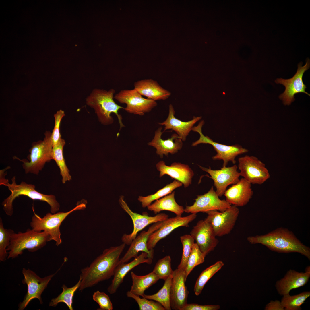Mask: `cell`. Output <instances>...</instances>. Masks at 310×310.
Here are the masks:
<instances>
[{"label":"cell","instance_id":"1","mask_svg":"<svg viewBox=\"0 0 310 310\" xmlns=\"http://www.w3.org/2000/svg\"><path fill=\"white\" fill-rule=\"evenodd\" d=\"M125 245L123 243L105 249L89 266L82 269L80 275L81 281L79 291L82 292L113 276Z\"/></svg>","mask_w":310,"mask_h":310},{"label":"cell","instance_id":"2","mask_svg":"<svg viewBox=\"0 0 310 310\" xmlns=\"http://www.w3.org/2000/svg\"><path fill=\"white\" fill-rule=\"evenodd\" d=\"M247 240L251 244H261L273 251L286 253L297 252L310 259V248L286 228H278L265 235L249 236Z\"/></svg>","mask_w":310,"mask_h":310},{"label":"cell","instance_id":"3","mask_svg":"<svg viewBox=\"0 0 310 310\" xmlns=\"http://www.w3.org/2000/svg\"><path fill=\"white\" fill-rule=\"evenodd\" d=\"M10 184L7 179H5L1 185L7 186L11 192V194L5 199L2 203L3 209L6 214L11 216L13 213V203L14 200L21 195L27 196L34 200H38L47 203L50 207V211L53 214L57 212L59 209L60 205L57 200L55 196L53 195H47L42 193L35 189V186L22 181L19 184L16 183V177L11 179Z\"/></svg>","mask_w":310,"mask_h":310},{"label":"cell","instance_id":"4","mask_svg":"<svg viewBox=\"0 0 310 310\" xmlns=\"http://www.w3.org/2000/svg\"><path fill=\"white\" fill-rule=\"evenodd\" d=\"M115 90L111 89L108 90L100 89L93 90L86 99L87 105L93 108L96 114L99 121L102 125L112 124L114 119L111 116L114 113L117 117L120 129L125 127L122 122V117L119 113L123 107L117 104L114 100Z\"/></svg>","mask_w":310,"mask_h":310},{"label":"cell","instance_id":"5","mask_svg":"<svg viewBox=\"0 0 310 310\" xmlns=\"http://www.w3.org/2000/svg\"><path fill=\"white\" fill-rule=\"evenodd\" d=\"M86 203L79 202L70 210L65 212H57L54 214L48 212L41 218L35 212L32 207L34 215L32 218L30 225L32 229L37 232L45 231L50 236V241L54 240L56 245L58 246L62 242L60 227L63 221L70 214L76 210H84L86 207Z\"/></svg>","mask_w":310,"mask_h":310},{"label":"cell","instance_id":"6","mask_svg":"<svg viewBox=\"0 0 310 310\" xmlns=\"http://www.w3.org/2000/svg\"><path fill=\"white\" fill-rule=\"evenodd\" d=\"M50 241L49 235L45 231L38 232L28 229L24 232H14L11 236L10 244L7 248L8 259L15 258L27 249L30 252L36 251Z\"/></svg>","mask_w":310,"mask_h":310},{"label":"cell","instance_id":"7","mask_svg":"<svg viewBox=\"0 0 310 310\" xmlns=\"http://www.w3.org/2000/svg\"><path fill=\"white\" fill-rule=\"evenodd\" d=\"M43 140L34 142L29 150L28 156V160L25 159H18L22 162V167L26 174L32 173L38 175L44 168L46 163L52 159L53 144L51 133L46 131Z\"/></svg>","mask_w":310,"mask_h":310},{"label":"cell","instance_id":"8","mask_svg":"<svg viewBox=\"0 0 310 310\" xmlns=\"http://www.w3.org/2000/svg\"><path fill=\"white\" fill-rule=\"evenodd\" d=\"M204 124V121L202 120L197 125L193 127L192 130L198 133L200 137L198 140L193 142L192 146H195L200 144H209L212 146L216 152V154L212 157V159L214 160H222V167L226 166L230 162L235 164L237 156L248 152L247 149L239 145L230 146L221 144L214 141L207 136H204L202 132V127Z\"/></svg>","mask_w":310,"mask_h":310},{"label":"cell","instance_id":"9","mask_svg":"<svg viewBox=\"0 0 310 310\" xmlns=\"http://www.w3.org/2000/svg\"><path fill=\"white\" fill-rule=\"evenodd\" d=\"M208 214L204 219L211 226L216 237H222L230 233L237 220L239 210L231 205L224 211L212 210L205 212Z\"/></svg>","mask_w":310,"mask_h":310},{"label":"cell","instance_id":"10","mask_svg":"<svg viewBox=\"0 0 310 310\" xmlns=\"http://www.w3.org/2000/svg\"><path fill=\"white\" fill-rule=\"evenodd\" d=\"M238 161L240 176L251 184H262L270 177L265 164L256 157L246 155Z\"/></svg>","mask_w":310,"mask_h":310},{"label":"cell","instance_id":"11","mask_svg":"<svg viewBox=\"0 0 310 310\" xmlns=\"http://www.w3.org/2000/svg\"><path fill=\"white\" fill-rule=\"evenodd\" d=\"M119 202L121 208L131 218L133 225L132 232L129 234H125L121 237L122 241L125 245H130L137 236V233L148 226L168 218V216L164 213H160L152 216H149L146 212H144L142 214L134 212L130 209L123 195L120 197Z\"/></svg>","mask_w":310,"mask_h":310},{"label":"cell","instance_id":"12","mask_svg":"<svg viewBox=\"0 0 310 310\" xmlns=\"http://www.w3.org/2000/svg\"><path fill=\"white\" fill-rule=\"evenodd\" d=\"M114 98L120 103L126 104L124 110L134 115H143L157 105L156 101L144 98L134 89L122 90L115 95Z\"/></svg>","mask_w":310,"mask_h":310},{"label":"cell","instance_id":"13","mask_svg":"<svg viewBox=\"0 0 310 310\" xmlns=\"http://www.w3.org/2000/svg\"><path fill=\"white\" fill-rule=\"evenodd\" d=\"M310 67V60L308 59L305 65L302 66V62L298 64L297 71L292 78L287 79L281 78H277L275 80L276 83L282 84L285 87L284 91L279 96L285 105L289 106L295 100L294 95L296 94L303 93L310 96V94L305 91L306 87L302 79L304 73L309 69Z\"/></svg>","mask_w":310,"mask_h":310},{"label":"cell","instance_id":"14","mask_svg":"<svg viewBox=\"0 0 310 310\" xmlns=\"http://www.w3.org/2000/svg\"><path fill=\"white\" fill-rule=\"evenodd\" d=\"M61 267L54 274L43 278L39 277L34 272L29 269L26 270L23 268L22 272L24 278L22 282L24 284L27 285L28 290L24 300L19 305L18 309H24L30 302L35 298L38 299L40 303L42 304L43 301L41 297V294L47 287L51 278Z\"/></svg>","mask_w":310,"mask_h":310},{"label":"cell","instance_id":"15","mask_svg":"<svg viewBox=\"0 0 310 310\" xmlns=\"http://www.w3.org/2000/svg\"><path fill=\"white\" fill-rule=\"evenodd\" d=\"M193 204L191 206H186L184 212L197 214L199 212H206L212 210L220 212L224 211L230 207L231 204L226 200L221 199L212 186L206 193L198 195Z\"/></svg>","mask_w":310,"mask_h":310},{"label":"cell","instance_id":"16","mask_svg":"<svg viewBox=\"0 0 310 310\" xmlns=\"http://www.w3.org/2000/svg\"><path fill=\"white\" fill-rule=\"evenodd\" d=\"M202 170L208 173L210 177L214 181L216 191L219 197L224 195L227 187L237 183L239 180L240 176L237 170L238 167L234 165L230 167H222L219 170H212L199 165Z\"/></svg>","mask_w":310,"mask_h":310},{"label":"cell","instance_id":"17","mask_svg":"<svg viewBox=\"0 0 310 310\" xmlns=\"http://www.w3.org/2000/svg\"><path fill=\"white\" fill-rule=\"evenodd\" d=\"M197 216L196 214L192 213L187 216H176L164 220L161 226L149 236L147 243L148 249H153L159 241L165 237L176 228L181 226H189V223Z\"/></svg>","mask_w":310,"mask_h":310},{"label":"cell","instance_id":"18","mask_svg":"<svg viewBox=\"0 0 310 310\" xmlns=\"http://www.w3.org/2000/svg\"><path fill=\"white\" fill-rule=\"evenodd\" d=\"M201 251L206 256L219 243L210 224L204 220L198 221L190 233Z\"/></svg>","mask_w":310,"mask_h":310},{"label":"cell","instance_id":"19","mask_svg":"<svg viewBox=\"0 0 310 310\" xmlns=\"http://www.w3.org/2000/svg\"><path fill=\"white\" fill-rule=\"evenodd\" d=\"M163 221L153 223L147 231H143L133 240L130 247L124 255L121 258L120 263H127L132 258L137 256L140 251L145 252L148 254L149 258L153 259L154 255V249L149 250L147 246V243L150 235L158 229L162 225Z\"/></svg>","mask_w":310,"mask_h":310},{"label":"cell","instance_id":"20","mask_svg":"<svg viewBox=\"0 0 310 310\" xmlns=\"http://www.w3.org/2000/svg\"><path fill=\"white\" fill-rule=\"evenodd\" d=\"M185 269L178 268L173 271L170 291L171 309L182 310L187 304L189 292L185 284Z\"/></svg>","mask_w":310,"mask_h":310},{"label":"cell","instance_id":"21","mask_svg":"<svg viewBox=\"0 0 310 310\" xmlns=\"http://www.w3.org/2000/svg\"><path fill=\"white\" fill-rule=\"evenodd\" d=\"M156 166L160 172V177L164 175H168L172 178L181 183L185 188L188 187L191 183L194 173L188 165L175 162L170 166H168L164 161H160L156 164Z\"/></svg>","mask_w":310,"mask_h":310},{"label":"cell","instance_id":"22","mask_svg":"<svg viewBox=\"0 0 310 310\" xmlns=\"http://www.w3.org/2000/svg\"><path fill=\"white\" fill-rule=\"evenodd\" d=\"M251 184L242 178L226 189L224 195L226 200L237 207L247 205L252 198L253 192Z\"/></svg>","mask_w":310,"mask_h":310},{"label":"cell","instance_id":"23","mask_svg":"<svg viewBox=\"0 0 310 310\" xmlns=\"http://www.w3.org/2000/svg\"><path fill=\"white\" fill-rule=\"evenodd\" d=\"M162 127L156 131L153 139L148 143L156 149V152L162 158L164 155L167 156L170 153L175 154L181 149L183 146L182 140L176 133L173 134L170 138L164 140L161 138L163 133L162 131Z\"/></svg>","mask_w":310,"mask_h":310},{"label":"cell","instance_id":"24","mask_svg":"<svg viewBox=\"0 0 310 310\" xmlns=\"http://www.w3.org/2000/svg\"><path fill=\"white\" fill-rule=\"evenodd\" d=\"M152 261V259L148 258L147 253L142 252L129 263H119L115 269L111 283L107 288L108 292L111 294L115 293L126 274L132 269L142 263L150 264Z\"/></svg>","mask_w":310,"mask_h":310},{"label":"cell","instance_id":"25","mask_svg":"<svg viewBox=\"0 0 310 310\" xmlns=\"http://www.w3.org/2000/svg\"><path fill=\"white\" fill-rule=\"evenodd\" d=\"M310 277V272H299L290 270L284 277L277 281L275 287L280 295L289 294L292 289L303 286L308 282Z\"/></svg>","mask_w":310,"mask_h":310},{"label":"cell","instance_id":"26","mask_svg":"<svg viewBox=\"0 0 310 310\" xmlns=\"http://www.w3.org/2000/svg\"><path fill=\"white\" fill-rule=\"evenodd\" d=\"M169 107V113L167 118L164 122L158 124L164 126V131L171 129L176 133L183 141H185L194 124L200 120L202 117H193V119L189 121H182L175 117V111L173 105L170 104Z\"/></svg>","mask_w":310,"mask_h":310},{"label":"cell","instance_id":"27","mask_svg":"<svg viewBox=\"0 0 310 310\" xmlns=\"http://www.w3.org/2000/svg\"><path fill=\"white\" fill-rule=\"evenodd\" d=\"M134 88L142 96L155 101L164 100L170 96L171 92L163 88L158 82L152 79L141 80L135 82Z\"/></svg>","mask_w":310,"mask_h":310},{"label":"cell","instance_id":"28","mask_svg":"<svg viewBox=\"0 0 310 310\" xmlns=\"http://www.w3.org/2000/svg\"><path fill=\"white\" fill-rule=\"evenodd\" d=\"M175 192L157 199L151 204L147 207L149 210L155 214L159 213L161 211L166 210L173 212L177 216H181L184 212L183 207L179 205L175 198Z\"/></svg>","mask_w":310,"mask_h":310},{"label":"cell","instance_id":"29","mask_svg":"<svg viewBox=\"0 0 310 310\" xmlns=\"http://www.w3.org/2000/svg\"><path fill=\"white\" fill-rule=\"evenodd\" d=\"M132 285L129 291L132 293L143 297L145 291L156 283L159 279L153 272L144 276H139L133 272H131Z\"/></svg>","mask_w":310,"mask_h":310},{"label":"cell","instance_id":"30","mask_svg":"<svg viewBox=\"0 0 310 310\" xmlns=\"http://www.w3.org/2000/svg\"><path fill=\"white\" fill-rule=\"evenodd\" d=\"M65 144V140L61 138L57 144L53 146L52 154V159L55 161L60 169L63 184L71 179L63 156V149Z\"/></svg>","mask_w":310,"mask_h":310},{"label":"cell","instance_id":"31","mask_svg":"<svg viewBox=\"0 0 310 310\" xmlns=\"http://www.w3.org/2000/svg\"><path fill=\"white\" fill-rule=\"evenodd\" d=\"M172 275L165 280L162 288L156 293L152 295L144 294L143 297L155 301L160 304L166 310H170V291Z\"/></svg>","mask_w":310,"mask_h":310},{"label":"cell","instance_id":"32","mask_svg":"<svg viewBox=\"0 0 310 310\" xmlns=\"http://www.w3.org/2000/svg\"><path fill=\"white\" fill-rule=\"evenodd\" d=\"M182 184L181 182L175 180L154 194L146 196H139L138 200L141 203L142 207L146 208L152 204L154 201L171 193L175 189L181 186Z\"/></svg>","mask_w":310,"mask_h":310},{"label":"cell","instance_id":"33","mask_svg":"<svg viewBox=\"0 0 310 310\" xmlns=\"http://www.w3.org/2000/svg\"><path fill=\"white\" fill-rule=\"evenodd\" d=\"M81 281V279L80 278L78 282L71 287H67L65 285H63L62 287V292L57 297L51 300L49 306L55 307L59 303H63L66 305L70 310H73L72 305L73 296L75 292L79 288Z\"/></svg>","mask_w":310,"mask_h":310},{"label":"cell","instance_id":"34","mask_svg":"<svg viewBox=\"0 0 310 310\" xmlns=\"http://www.w3.org/2000/svg\"><path fill=\"white\" fill-rule=\"evenodd\" d=\"M224 265L221 261H218L204 270L197 279L194 288V292L197 296L200 294L204 286L208 280Z\"/></svg>","mask_w":310,"mask_h":310},{"label":"cell","instance_id":"35","mask_svg":"<svg viewBox=\"0 0 310 310\" xmlns=\"http://www.w3.org/2000/svg\"><path fill=\"white\" fill-rule=\"evenodd\" d=\"M310 296V291L293 296L288 294L283 296L280 302L285 310H300L301 305Z\"/></svg>","mask_w":310,"mask_h":310},{"label":"cell","instance_id":"36","mask_svg":"<svg viewBox=\"0 0 310 310\" xmlns=\"http://www.w3.org/2000/svg\"><path fill=\"white\" fill-rule=\"evenodd\" d=\"M206 256L200 250L197 244L194 243L185 269V281L188 276L193 268L204 261Z\"/></svg>","mask_w":310,"mask_h":310},{"label":"cell","instance_id":"37","mask_svg":"<svg viewBox=\"0 0 310 310\" xmlns=\"http://www.w3.org/2000/svg\"><path fill=\"white\" fill-rule=\"evenodd\" d=\"M14 232L12 229L4 228L2 219L0 217V260L1 261H5L8 256L7 248L10 245L11 235Z\"/></svg>","mask_w":310,"mask_h":310},{"label":"cell","instance_id":"38","mask_svg":"<svg viewBox=\"0 0 310 310\" xmlns=\"http://www.w3.org/2000/svg\"><path fill=\"white\" fill-rule=\"evenodd\" d=\"M171 258L167 255L160 259L156 264L152 271L158 277L159 279L164 280L173 273L171 268Z\"/></svg>","mask_w":310,"mask_h":310},{"label":"cell","instance_id":"39","mask_svg":"<svg viewBox=\"0 0 310 310\" xmlns=\"http://www.w3.org/2000/svg\"><path fill=\"white\" fill-rule=\"evenodd\" d=\"M126 294L129 298L133 299L137 303L140 310H165L164 308L159 303L144 297L141 298L140 296L135 294L129 291Z\"/></svg>","mask_w":310,"mask_h":310},{"label":"cell","instance_id":"40","mask_svg":"<svg viewBox=\"0 0 310 310\" xmlns=\"http://www.w3.org/2000/svg\"><path fill=\"white\" fill-rule=\"evenodd\" d=\"M180 240L183 246V253L181 262L177 268L185 269L195 240L190 235L187 234L181 236Z\"/></svg>","mask_w":310,"mask_h":310},{"label":"cell","instance_id":"41","mask_svg":"<svg viewBox=\"0 0 310 310\" xmlns=\"http://www.w3.org/2000/svg\"><path fill=\"white\" fill-rule=\"evenodd\" d=\"M93 300L98 304V310H112L113 306L108 295L103 292L97 290L92 296Z\"/></svg>","mask_w":310,"mask_h":310},{"label":"cell","instance_id":"42","mask_svg":"<svg viewBox=\"0 0 310 310\" xmlns=\"http://www.w3.org/2000/svg\"><path fill=\"white\" fill-rule=\"evenodd\" d=\"M63 110H60L54 114L55 125L51 133L53 146L57 144L61 139L60 132V126L62 118L65 116Z\"/></svg>","mask_w":310,"mask_h":310},{"label":"cell","instance_id":"43","mask_svg":"<svg viewBox=\"0 0 310 310\" xmlns=\"http://www.w3.org/2000/svg\"><path fill=\"white\" fill-rule=\"evenodd\" d=\"M220 308L218 305H202L196 304H187L182 310H218Z\"/></svg>","mask_w":310,"mask_h":310},{"label":"cell","instance_id":"44","mask_svg":"<svg viewBox=\"0 0 310 310\" xmlns=\"http://www.w3.org/2000/svg\"><path fill=\"white\" fill-rule=\"evenodd\" d=\"M265 310H284V307L282 305L280 301L276 300L271 301L266 304L264 308Z\"/></svg>","mask_w":310,"mask_h":310}]
</instances>
